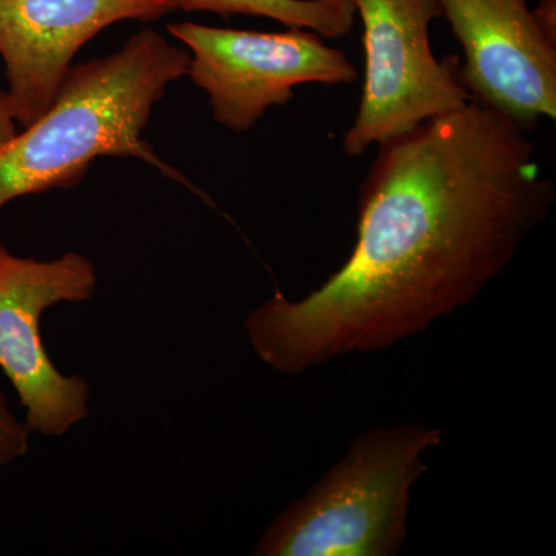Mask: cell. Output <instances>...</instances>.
<instances>
[{
	"label": "cell",
	"mask_w": 556,
	"mask_h": 556,
	"mask_svg": "<svg viewBox=\"0 0 556 556\" xmlns=\"http://www.w3.org/2000/svg\"><path fill=\"white\" fill-rule=\"evenodd\" d=\"M378 146L346 262L305 298L276 291L244 318L281 375L388 350L466 308L554 206L529 130L478 102Z\"/></svg>",
	"instance_id": "1"
},
{
	"label": "cell",
	"mask_w": 556,
	"mask_h": 556,
	"mask_svg": "<svg viewBox=\"0 0 556 556\" xmlns=\"http://www.w3.org/2000/svg\"><path fill=\"white\" fill-rule=\"evenodd\" d=\"M189 61L188 49L146 28L116 53L72 65L50 109L0 144V208L73 188L101 156L142 160L190 188L142 138L156 102L188 75Z\"/></svg>",
	"instance_id": "2"
},
{
	"label": "cell",
	"mask_w": 556,
	"mask_h": 556,
	"mask_svg": "<svg viewBox=\"0 0 556 556\" xmlns=\"http://www.w3.org/2000/svg\"><path fill=\"white\" fill-rule=\"evenodd\" d=\"M444 441L427 424L358 434L316 485L278 514L255 556H394L404 547L412 493L426 455Z\"/></svg>",
	"instance_id": "3"
},
{
	"label": "cell",
	"mask_w": 556,
	"mask_h": 556,
	"mask_svg": "<svg viewBox=\"0 0 556 556\" xmlns=\"http://www.w3.org/2000/svg\"><path fill=\"white\" fill-rule=\"evenodd\" d=\"M364 25L365 80L356 119L343 137L348 156L415 129L471 101L459 79L460 58L439 61L431 22L438 0H353Z\"/></svg>",
	"instance_id": "4"
},
{
	"label": "cell",
	"mask_w": 556,
	"mask_h": 556,
	"mask_svg": "<svg viewBox=\"0 0 556 556\" xmlns=\"http://www.w3.org/2000/svg\"><path fill=\"white\" fill-rule=\"evenodd\" d=\"M97 285V266L80 252L38 260L0 244V371L16 391L31 434L62 438L90 416L89 382L56 368L43 343L42 318L62 303L89 302Z\"/></svg>",
	"instance_id": "5"
},
{
	"label": "cell",
	"mask_w": 556,
	"mask_h": 556,
	"mask_svg": "<svg viewBox=\"0 0 556 556\" xmlns=\"http://www.w3.org/2000/svg\"><path fill=\"white\" fill-rule=\"evenodd\" d=\"M169 31L188 47V76L208 94L214 119L239 134L251 130L266 110L288 104L302 84L357 79L345 53L314 31L232 30L195 22L170 24Z\"/></svg>",
	"instance_id": "6"
},
{
	"label": "cell",
	"mask_w": 556,
	"mask_h": 556,
	"mask_svg": "<svg viewBox=\"0 0 556 556\" xmlns=\"http://www.w3.org/2000/svg\"><path fill=\"white\" fill-rule=\"evenodd\" d=\"M464 51L459 79L471 101L526 130L556 118V42L529 0H438Z\"/></svg>",
	"instance_id": "7"
},
{
	"label": "cell",
	"mask_w": 556,
	"mask_h": 556,
	"mask_svg": "<svg viewBox=\"0 0 556 556\" xmlns=\"http://www.w3.org/2000/svg\"><path fill=\"white\" fill-rule=\"evenodd\" d=\"M177 0H0V58L14 119L30 126L53 104L73 58L121 21H153Z\"/></svg>",
	"instance_id": "8"
},
{
	"label": "cell",
	"mask_w": 556,
	"mask_h": 556,
	"mask_svg": "<svg viewBox=\"0 0 556 556\" xmlns=\"http://www.w3.org/2000/svg\"><path fill=\"white\" fill-rule=\"evenodd\" d=\"M178 9L211 11L223 17H268L288 28L317 33L338 39L353 30L356 9L353 0H177Z\"/></svg>",
	"instance_id": "9"
},
{
	"label": "cell",
	"mask_w": 556,
	"mask_h": 556,
	"mask_svg": "<svg viewBox=\"0 0 556 556\" xmlns=\"http://www.w3.org/2000/svg\"><path fill=\"white\" fill-rule=\"evenodd\" d=\"M31 437L24 417L14 415L9 397L0 390V467L27 456Z\"/></svg>",
	"instance_id": "10"
},
{
	"label": "cell",
	"mask_w": 556,
	"mask_h": 556,
	"mask_svg": "<svg viewBox=\"0 0 556 556\" xmlns=\"http://www.w3.org/2000/svg\"><path fill=\"white\" fill-rule=\"evenodd\" d=\"M538 27L548 39L556 42V0H541L540 5L532 10Z\"/></svg>",
	"instance_id": "11"
},
{
	"label": "cell",
	"mask_w": 556,
	"mask_h": 556,
	"mask_svg": "<svg viewBox=\"0 0 556 556\" xmlns=\"http://www.w3.org/2000/svg\"><path fill=\"white\" fill-rule=\"evenodd\" d=\"M17 123L14 119L13 108L7 91H0V144L9 141L17 134Z\"/></svg>",
	"instance_id": "12"
}]
</instances>
